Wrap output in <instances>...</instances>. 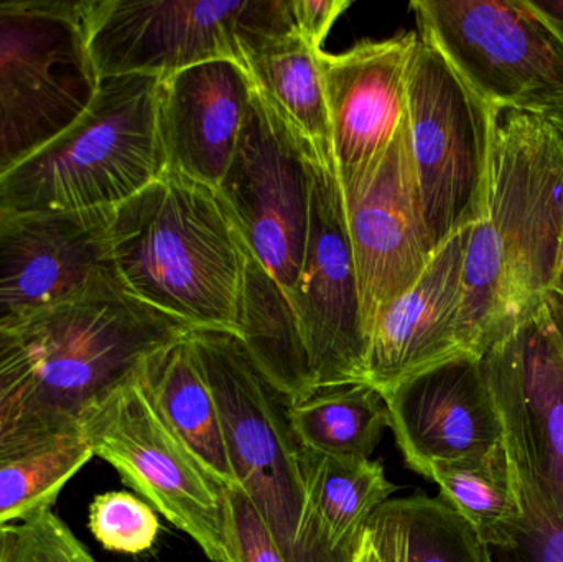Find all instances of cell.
<instances>
[{
	"label": "cell",
	"mask_w": 563,
	"mask_h": 562,
	"mask_svg": "<svg viewBox=\"0 0 563 562\" xmlns=\"http://www.w3.org/2000/svg\"><path fill=\"white\" fill-rule=\"evenodd\" d=\"M515 461L563 520V333L542 306L482 355Z\"/></svg>",
	"instance_id": "9a60e30c"
},
{
	"label": "cell",
	"mask_w": 563,
	"mask_h": 562,
	"mask_svg": "<svg viewBox=\"0 0 563 562\" xmlns=\"http://www.w3.org/2000/svg\"><path fill=\"white\" fill-rule=\"evenodd\" d=\"M311 185V165L253 86L236 152L217 190L247 250L288 300L303 264Z\"/></svg>",
	"instance_id": "8fae6325"
},
{
	"label": "cell",
	"mask_w": 563,
	"mask_h": 562,
	"mask_svg": "<svg viewBox=\"0 0 563 562\" xmlns=\"http://www.w3.org/2000/svg\"><path fill=\"white\" fill-rule=\"evenodd\" d=\"M88 12L89 0L0 2V178L91 104Z\"/></svg>",
	"instance_id": "5b68a950"
},
{
	"label": "cell",
	"mask_w": 563,
	"mask_h": 562,
	"mask_svg": "<svg viewBox=\"0 0 563 562\" xmlns=\"http://www.w3.org/2000/svg\"><path fill=\"white\" fill-rule=\"evenodd\" d=\"M429 481L439 485L440 498L459 511L488 548L515 541L522 520L518 465L503 439L475 458L437 465Z\"/></svg>",
	"instance_id": "d4e9b609"
},
{
	"label": "cell",
	"mask_w": 563,
	"mask_h": 562,
	"mask_svg": "<svg viewBox=\"0 0 563 562\" xmlns=\"http://www.w3.org/2000/svg\"><path fill=\"white\" fill-rule=\"evenodd\" d=\"M318 53L290 32L251 55L243 68L308 164L336 172Z\"/></svg>",
	"instance_id": "44dd1931"
},
{
	"label": "cell",
	"mask_w": 563,
	"mask_h": 562,
	"mask_svg": "<svg viewBox=\"0 0 563 562\" xmlns=\"http://www.w3.org/2000/svg\"><path fill=\"white\" fill-rule=\"evenodd\" d=\"M341 191L367 342L380 313L420 279L435 254L423 221L407 114L379 164Z\"/></svg>",
	"instance_id": "5bb4252c"
},
{
	"label": "cell",
	"mask_w": 563,
	"mask_h": 562,
	"mask_svg": "<svg viewBox=\"0 0 563 562\" xmlns=\"http://www.w3.org/2000/svg\"><path fill=\"white\" fill-rule=\"evenodd\" d=\"M298 444L310 451L371 459L389 428L383 395L367 383L321 388L290 405Z\"/></svg>",
	"instance_id": "484cf974"
},
{
	"label": "cell",
	"mask_w": 563,
	"mask_h": 562,
	"mask_svg": "<svg viewBox=\"0 0 563 562\" xmlns=\"http://www.w3.org/2000/svg\"><path fill=\"white\" fill-rule=\"evenodd\" d=\"M544 306L548 307L549 313L563 333V247L558 276H555L554 286H552Z\"/></svg>",
	"instance_id": "e575fe53"
},
{
	"label": "cell",
	"mask_w": 563,
	"mask_h": 562,
	"mask_svg": "<svg viewBox=\"0 0 563 562\" xmlns=\"http://www.w3.org/2000/svg\"><path fill=\"white\" fill-rule=\"evenodd\" d=\"M516 462V461H515ZM518 465L522 520L509 547L489 548L492 562H563V520Z\"/></svg>",
	"instance_id": "f546056e"
},
{
	"label": "cell",
	"mask_w": 563,
	"mask_h": 562,
	"mask_svg": "<svg viewBox=\"0 0 563 562\" xmlns=\"http://www.w3.org/2000/svg\"><path fill=\"white\" fill-rule=\"evenodd\" d=\"M417 32L318 53L341 190L360 184L386 154L407 114V63Z\"/></svg>",
	"instance_id": "e0dca14e"
},
{
	"label": "cell",
	"mask_w": 563,
	"mask_h": 562,
	"mask_svg": "<svg viewBox=\"0 0 563 562\" xmlns=\"http://www.w3.org/2000/svg\"><path fill=\"white\" fill-rule=\"evenodd\" d=\"M383 398L397 448L422 477L429 478L437 465L485 454L505 439L479 356L440 363L404 379Z\"/></svg>",
	"instance_id": "2e32d148"
},
{
	"label": "cell",
	"mask_w": 563,
	"mask_h": 562,
	"mask_svg": "<svg viewBox=\"0 0 563 562\" xmlns=\"http://www.w3.org/2000/svg\"><path fill=\"white\" fill-rule=\"evenodd\" d=\"M92 458L91 449L75 431L45 448L0 462V527L52 508Z\"/></svg>",
	"instance_id": "83f0119b"
},
{
	"label": "cell",
	"mask_w": 563,
	"mask_h": 562,
	"mask_svg": "<svg viewBox=\"0 0 563 562\" xmlns=\"http://www.w3.org/2000/svg\"><path fill=\"white\" fill-rule=\"evenodd\" d=\"M191 327L109 284L40 313L15 333L35 362L43 401L78 426L86 406L137 375Z\"/></svg>",
	"instance_id": "8992f818"
},
{
	"label": "cell",
	"mask_w": 563,
	"mask_h": 562,
	"mask_svg": "<svg viewBox=\"0 0 563 562\" xmlns=\"http://www.w3.org/2000/svg\"><path fill=\"white\" fill-rule=\"evenodd\" d=\"M422 38L489 108L532 109L563 92V42L531 0H416Z\"/></svg>",
	"instance_id": "30bf717a"
},
{
	"label": "cell",
	"mask_w": 563,
	"mask_h": 562,
	"mask_svg": "<svg viewBox=\"0 0 563 562\" xmlns=\"http://www.w3.org/2000/svg\"><path fill=\"white\" fill-rule=\"evenodd\" d=\"M78 431L95 458L191 538L213 562H238L227 488L175 434L139 376L86 406Z\"/></svg>",
	"instance_id": "ba28073f"
},
{
	"label": "cell",
	"mask_w": 563,
	"mask_h": 562,
	"mask_svg": "<svg viewBox=\"0 0 563 562\" xmlns=\"http://www.w3.org/2000/svg\"><path fill=\"white\" fill-rule=\"evenodd\" d=\"M253 81L233 59L162 76L158 125L167 172L218 188L236 152Z\"/></svg>",
	"instance_id": "d6986e66"
},
{
	"label": "cell",
	"mask_w": 563,
	"mask_h": 562,
	"mask_svg": "<svg viewBox=\"0 0 563 562\" xmlns=\"http://www.w3.org/2000/svg\"><path fill=\"white\" fill-rule=\"evenodd\" d=\"M311 172L307 247L290 304L318 392L364 383L367 342L340 180L317 165Z\"/></svg>",
	"instance_id": "7c38bea8"
},
{
	"label": "cell",
	"mask_w": 563,
	"mask_h": 562,
	"mask_svg": "<svg viewBox=\"0 0 563 562\" xmlns=\"http://www.w3.org/2000/svg\"><path fill=\"white\" fill-rule=\"evenodd\" d=\"M364 535L383 562H492L489 548L443 498H389Z\"/></svg>",
	"instance_id": "cb8c5ba5"
},
{
	"label": "cell",
	"mask_w": 563,
	"mask_h": 562,
	"mask_svg": "<svg viewBox=\"0 0 563 562\" xmlns=\"http://www.w3.org/2000/svg\"><path fill=\"white\" fill-rule=\"evenodd\" d=\"M350 7V0H290L295 32L321 52L328 33Z\"/></svg>",
	"instance_id": "d6a6232c"
},
{
	"label": "cell",
	"mask_w": 563,
	"mask_h": 562,
	"mask_svg": "<svg viewBox=\"0 0 563 562\" xmlns=\"http://www.w3.org/2000/svg\"><path fill=\"white\" fill-rule=\"evenodd\" d=\"M493 109L417 33L407 63V121L433 251L485 217Z\"/></svg>",
	"instance_id": "9c48e42d"
},
{
	"label": "cell",
	"mask_w": 563,
	"mask_h": 562,
	"mask_svg": "<svg viewBox=\"0 0 563 562\" xmlns=\"http://www.w3.org/2000/svg\"><path fill=\"white\" fill-rule=\"evenodd\" d=\"M236 335L290 405L313 395V375L294 307L280 284L251 251Z\"/></svg>",
	"instance_id": "603a6c76"
},
{
	"label": "cell",
	"mask_w": 563,
	"mask_h": 562,
	"mask_svg": "<svg viewBox=\"0 0 563 562\" xmlns=\"http://www.w3.org/2000/svg\"><path fill=\"white\" fill-rule=\"evenodd\" d=\"M109 246L132 296L191 329L238 332L250 250L217 188L165 172L112 210Z\"/></svg>",
	"instance_id": "7a4b0ae2"
},
{
	"label": "cell",
	"mask_w": 563,
	"mask_h": 562,
	"mask_svg": "<svg viewBox=\"0 0 563 562\" xmlns=\"http://www.w3.org/2000/svg\"><path fill=\"white\" fill-rule=\"evenodd\" d=\"M13 535H15V525L0 527V562H9L10 551H12Z\"/></svg>",
	"instance_id": "8d00e7d4"
},
{
	"label": "cell",
	"mask_w": 563,
	"mask_h": 562,
	"mask_svg": "<svg viewBox=\"0 0 563 562\" xmlns=\"http://www.w3.org/2000/svg\"><path fill=\"white\" fill-rule=\"evenodd\" d=\"M353 562H383L366 535H363V538H361V543L357 547L356 554H354Z\"/></svg>",
	"instance_id": "74e56055"
},
{
	"label": "cell",
	"mask_w": 563,
	"mask_h": 562,
	"mask_svg": "<svg viewBox=\"0 0 563 562\" xmlns=\"http://www.w3.org/2000/svg\"><path fill=\"white\" fill-rule=\"evenodd\" d=\"M213 393L238 487L250 498L287 562H323L308 540L300 444L290 401L227 330L188 333Z\"/></svg>",
	"instance_id": "277c9868"
},
{
	"label": "cell",
	"mask_w": 563,
	"mask_h": 562,
	"mask_svg": "<svg viewBox=\"0 0 563 562\" xmlns=\"http://www.w3.org/2000/svg\"><path fill=\"white\" fill-rule=\"evenodd\" d=\"M89 530L108 551L141 554L154 548L161 521L135 495L106 492L89 505Z\"/></svg>",
	"instance_id": "f1b7e54d"
},
{
	"label": "cell",
	"mask_w": 563,
	"mask_h": 562,
	"mask_svg": "<svg viewBox=\"0 0 563 562\" xmlns=\"http://www.w3.org/2000/svg\"><path fill=\"white\" fill-rule=\"evenodd\" d=\"M308 540L323 562H353L371 515L397 491L379 461L300 445Z\"/></svg>",
	"instance_id": "ffe728a7"
},
{
	"label": "cell",
	"mask_w": 563,
	"mask_h": 562,
	"mask_svg": "<svg viewBox=\"0 0 563 562\" xmlns=\"http://www.w3.org/2000/svg\"><path fill=\"white\" fill-rule=\"evenodd\" d=\"M472 227L433 254L420 279L374 323L364 356V383L389 392L456 356L472 355L462 329L463 260Z\"/></svg>",
	"instance_id": "ac0fdd59"
},
{
	"label": "cell",
	"mask_w": 563,
	"mask_h": 562,
	"mask_svg": "<svg viewBox=\"0 0 563 562\" xmlns=\"http://www.w3.org/2000/svg\"><path fill=\"white\" fill-rule=\"evenodd\" d=\"M290 32V0H89L88 48L99 78L165 76L217 59L243 66Z\"/></svg>",
	"instance_id": "52a82bcc"
},
{
	"label": "cell",
	"mask_w": 563,
	"mask_h": 562,
	"mask_svg": "<svg viewBox=\"0 0 563 562\" xmlns=\"http://www.w3.org/2000/svg\"><path fill=\"white\" fill-rule=\"evenodd\" d=\"M109 211H0V330L122 284L109 246Z\"/></svg>",
	"instance_id": "4fadbf2b"
},
{
	"label": "cell",
	"mask_w": 563,
	"mask_h": 562,
	"mask_svg": "<svg viewBox=\"0 0 563 562\" xmlns=\"http://www.w3.org/2000/svg\"><path fill=\"white\" fill-rule=\"evenodd\" d=\"M563 247V137L541 112L493 109L485 217L463 260L462 329L483 353L539 312Z\"/></svg>",
	"instance_id": "6da1fadb"
},
{
	"label": "cell",
	"mask_w": 563,
	"mask_h": 562,
	"mask_svg": "<svg viewBox=\"0 0 563 562\" xmlns=\"http://www.w3.org/2000/svg\"><path fill=\"white\" fill-rule=\"evenodd\" d=\"M532 111L541 112L545 119H549L554 124V128L558 129L559 134L563 137V92L536 106Z\"/></svg>",
	"instance_id": "d590c367"
},
{
	"label": "cell",
	"mask_w": 563,
	"mask_h": 562,
	"mask_svg": "<svg viewBox=\"0 0 563 562\" xmlns=\"http://www.w3.org/2000/svg\"><path fill=\"white\" fill-rule=\"evenodd\" d=\"M9 562H98L71 528L53 514L38 511L15 525Z\"/></svg>",
	"instance_id": "4dcf8cb0"
},
{
	"label": "cell",
	"mask_w": 563,
	"mask_h": 562,
	"mask_svg": "<svg viewBox=\"0 0 563 562\" xmlns=\"http://www.w3.org/2000/svg\"><path fill=\"white\" fill-rule=\"evenodd\" d=\"M531 5L563 42V0H531Z\"/></svg>",
	"instance_id": "836d02e7"
},
{
	"label": "cell",
	"mask_w": 563,
	"mask_h": 562,
	"mask_svg": "<svg viewBox=\"0 0 563 562\" xmlns=\"http://www.w3.org/2000/svg\"><path fill=\"white\" fill-rule=\"evenodd\" d=\"M158 75L99 78L85 112L0 178V211H109L167 172Z\"/></svg>",
	"instance_id": "3957f363"
},
{
	"label": "cell",
	"mask_w": 563,
	"mask_h": 562,
	"mask_svg": "<svg viewBox=\"0 0 563 562\" xmlns=\"http://www.w3.org/2000/svg\"><path fill=\"white\" fill-rule=\"evenodd\" d=\"M238 562H287L256 507L240 487L227 488Z\"/></svg>",
	"instance_id": "1f68e13d"
},
{
	"label": "cell",
	"mask_w": 563,
	"mask_h": 562,
	"mask_svg": "<svg viewBox=\"0 0 563 562\" xmlns=\"http://www.w3.org/2000/svg\"><path fill=\"white\" fill-rule=\"evenodd\" d=\"M137 376L165 421L205 471L224 488L238 487L220 412L188 335L154 353Z\"/></svg>",
	"instance_id": "7402d4cb"
},
{
	"label": "cell",
	"mask_w": 563,
	"mask_h": 562,
	"mask_svg": "<svg viewBox=\"0 0 563 562\" xmlns=\"http://www.w3.org/2000/svg\"><path fill=\"white\" fill-rule=\"evenodd\" d=\"M78 431L40 395L35 362L19 333L0 330V462Z\"/></svg>",
	"instance_id": "4316f807"
}]
</instances>
